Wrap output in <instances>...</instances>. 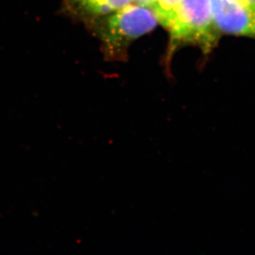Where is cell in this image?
Returning <instances> with one entry per match:
<instances>
[{"label": "cell", "mask_w": 255, "mask_h": 255, "mask_svg": "<svg viewBox=\"0 0 255 255\" xmlns=\"http://www.w3.org/2000/svg\"><path fill=\"white\" fill-rule=\"evenodd\" d=\"M170 41L164 65L170 76L171 59L179 46L194 44L208 54L220 36L212 12V0H182L170 27Z\"/></svg>", "instance_id": "6da1fadb"}, {"label": "cell", "mask_w": 255, "mask_h": 255, "mask_svg": "<svg viewBox=\"0 0 255 255\" xmlns=\"http://www.w3.org/2000/svg\"><path fill=\"white\" fill-rule=\"evenodd\" d=\"M96 23L107 55L111 60H123L129 45L159 22L149 7L130 2Z\"/></svg>", "instance_id": "7a4b0ae2"}, {"label": "cell", "mask_w": 255, "mask_h": 255, "mask_svg": "<svg viewBox=\"0 0 255 255\" xmlns=\"http://www.w3.org/2000/svg\"><path fill=\"white\" fill-rule=\"evenodd\" d=\"M212 6L220 31L255 39V7L242 0H212Z\"/></svg>", "instance_id": "3957f363"}, {"label": "cell", "mask_w": 255, "mask_h": 255, "mask_svg": "<svg viewBox=\"0 0 255 255\" xmlns=\"http://www.w3.org/2000/svg\"><path fill=\"white\" fill-rule=\"evenodd\" d=\"M70 9L80 17L87 20H99L112 14L132 0H66Z\"/></svg>", "instance_id": "277c9868"}, {"label": "cell", "mask_w": 255, "mask_h": 255, "mask_svg": "<svg viewBox=\"0 0 255 255\" xmlns=\"http://www.w3.org/2000/svg\"><path fill=\"white\" fill-rule=\"evenodd\" d=\"M182 0H155L150 7L159 23L169 29Z\"/></svg>", "instance_id": "5b68a950"}, {"label": "cell", "mask_w": 255, "mask_h": 255, "mask_svg": "<svg viewBox=\"0 0 255 255\" xmlns=\"http://www.w3.org/2000/svg\"><path fill=\"white\" fill-rule=\"evenodd\" d=\"M155 0H132L133 3H136V4L142 5L144 7H151L152 4L154 3Z\"/></svg>", "instance_id": "8992f818"}, {"label": "cell", "mask_w": 255, "mask_h": 255, "mask_svg": "<svg viewBox=\"0 0 255 255\" xmlns=\"http://www.w3.org/2000/svg\"><path fill=\"white\" fill-rule=\"evenodd\" d=\"M244 2H246L248 4L252 5L254 7H255V0H242Z\"/></svg>", "instance_id": "52a82bcc"}]
</instances>
